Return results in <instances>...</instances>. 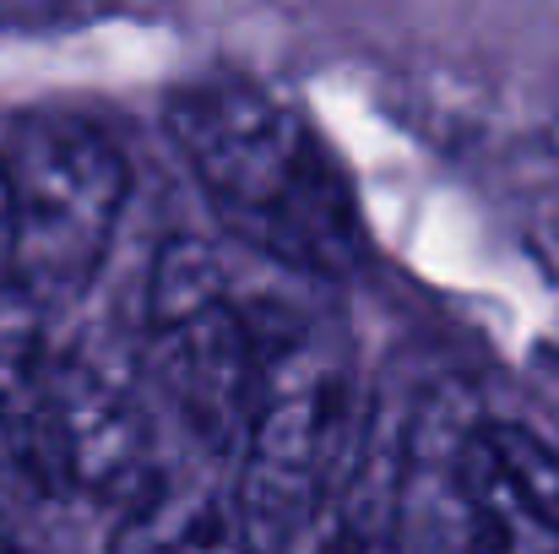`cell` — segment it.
I'll return each instance as SVG.
<instances>
[{
    "label": "cell",
    "instance_id": "1",
    "mask_svg": "<svg viewBox=\"0 0 559 554\" xmlns=\"http://www.w3.org/2000/svg\"><path fill=\"white\" fill-rule=\"evenodd\" d=\"M164 115L206 207L234 239L310 278H348L365 261L354 190L294 104L245 76H201Z\"/></svg>",
    "mask_w": 559,
    "mask_h": 554
},
{
    "label": "cell",
    "instance_id": "2",
    "mask_svg": "<svg viewBox=\"0 0 559 554\" xmlns=\"http://www.w3.org/2000/svg\"><path fill=\"white\" fill-rule=\"evenodd\" d=\"M365 402L354 380L310 349L266 354L255 408L234 446L228 511L250 554H294L326 511L359 429Z\"/></svg>",
    "mask_w": 559,
    "mask_h": 554
},
{
    "label": "cell",
    "instance_id": "3",
    "mask_svg": "<svg viewBox=\"0 0 559 554\" xmlns=\"http://www.w3.org/2000/svg\"><path fill=\"white\" fill-rule=\"evenodd\" d=\"M0 158L16 201L11 283L49 310L82 299L131 201L126 153L76 115H33L0 142Z\"/></svg>",
    "mask_w": 559,
    "mask_h": 554
},
{
    "label": "cell",
    "instance_id": "4",
    "mask_svg": "<svg viewBox=\"0 0 559 554\" xmlns=\"http://www.w3.org/2000/svg\"><path fill=\"white\" fill-rule=\"evenodd\" d=\"M147 359L180 429L206 457H234L266 354L239 310L223 256L195 234H169L153 256Z\"/></svg>",
    "mask_w": 559,
    "mask_h": 554
},
{
    "label": "cell",
    "instance_id": "5",
    "mask_svg": "<svg viewBox=\"0 0 559 554\" xmlns=\"http://www.w3.org/2000/svg\"><path fill=\"white\" fill-rule=\"evenodd\" d=\"M153 490V429L142 402L87 354L66 349L55 397V495L136 511Z\"/></svg>",
    "mask_w": 559,
    "mask_h": 554
},
{
    "label": "cell",
    "instance_id": "6",
    "mask_svg": "<svg viewBox=\"0 0 559 554\" xmlns=\"http://www.w3.org/2000/svg\"><path fill=\"white\" fill-rule=\"evenodd\" d=\"M456 473L478 511L484 554H559V451L533 429L467 408Z\"/></svg>",
    "mask_w": 559,
    "mask_h": 554
},
{
    "label": "cell",
    "instance_id": "7",
    "mask_svg": "<svg viewBox=\"0 0 559 554\" xmlns=\"http://www.w3.org/2000/svg\"><path fill=\"white\" fill-rule=\"evenodd\" d=\"M66 349L55 310L27 288L0 283V446L44 495H55V397Z\"/></svg>",
    "mask_w": 559,
    "mask_h": 554
},
{
    "label": "cell",
    "instance_id": "8",
    "mask_svg": "<svg viewBox=\"0 0 559 554\" xmlns=\"http://www.w3.org/2000/svg\"><path fill=\"white\" fill-rule=\"evenodd\" d=\"M467 402L435 391L402 424V554H484L478 511L456 473Z\"/></svg>",
    "mask_w": 559,
    "mask_h": 554
},
{
    "label": "cell",
    "instance_id": "9",
    "mask_svg": "<svg viewBox=\"0 0 559 554\" xmlns=\"http://www.w3.org/2000/svg\"><path fill=\"white\" fill-rule=\"evenodd\" d=\"M310 554H402V429L374 408L326 511L310 528Z\"/></svg>",
    "mask_w": 559,
    "mask_h": 554
},
{
    "label": "cell",
    "instance_id": "10",
    "mask_svg": "<svg viewBox=\"0 0 559 554\" xmlns=\"http://www.w3.org/2000/svg\"><path fill=\"white\" fill-rule=\"evenodd\" d=\"M120 554H250L234 511H228V490H153L126 539Z\"/></svg>",
    "mask_w": 559,
    "mask_h": 554
},
{
    "label": "cell",
    "instance_id": "11",
    "mask_svg": "<svg viewBox=\"0 0 559 554\" xmlns=\"http://www.w3.org/2000/svg\"><path fill=\"white\" fill-rule=\"evenodd\" d=\"M11 245H16V201H11V175L0 158V283H11Z\"/></svg>",
    "mask_w": 559,
    "mask_h": 554
},
{
    "label": "cell",
    "instance_id": "12",
    "mask_svg": "<svg viewBox=\"0 0 559 554\" xmlns=\"http://www.w3.org/2000/svg\"><path fill=\"white\" fill-rule=\"evenodd\" d=\"M115 554H120V550H115Z\"/></svg>",
    "mask_w": 559,
    "mask_h": 554
}]
</instances>
